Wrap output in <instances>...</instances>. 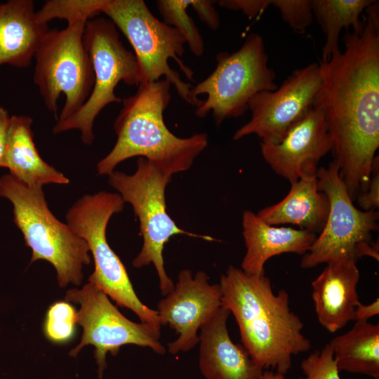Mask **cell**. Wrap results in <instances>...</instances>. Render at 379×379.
Returning a JSON list of instances; mask_svg holds the SVG:
<instances>
[{"label":"cell","mask_w":379,"mask_h":379,"mask_svg":"<svg viewBox=\"0 0 379 379\" xmlns=\"http://www.w3.org/2000/svg\"><path fill=\"white\" fill-rule=\"evenodd\" d=\"M101 13L105 14L125 35L134 50L140 84L153 82L164 77L178 94L193 106L191 84L182 81L168 60L178 64L186 77L193 80V71L181 60L185 53V36L176 29L157 19L142 0H104Z\"/></svg>","instance_id":"8"},{"label":"cell","mask_w":379,"mask_h":379,"mask_svg":"<svg viewBox=\"0 0 379 379\" xmlns=\"http://www.w3.org/2000/svg\"><path fill=\"white\" fill-rule=\"evenodd\" d=\"M356 201L362 211H378L379 207V160L378 155L373 159L368 187L357 198Z\"/></svg>","instance_id":"29"},{"label":"cell","mask_w":379,"mask_h":379,"mask_svg":"<svg viewBox=\"0 0 379 379\" xmlns=\"http://www.w3.org/2000/svg\"><path fill=\"white\" fill-rule=\"evenodd\" d=\"M32 119L13 115L10 118L5 168L17 180L30 187L47 184L67 185L69 179L44 161L34 142Z\"/></svg>","instance_id":"21"},{"label":"cell","mask_w":379,"mask_h":379,"mask_svg":"<svg viewBox=\"0 0 379 379\" xmlns=\"http://www.w3.org/2000/svg\"><path fill=\"white\" fill-rule=\"evenodd\" d=\"M219 284L222 306L234 317L241 345L264 370L286 375L293 356L311 348L301 319L290 307L288 292L274 293L265 274H248L232 265Z\"/></svg>","instance_id":"2"},{"label":"cell","mask_w":379,"mask_h":379,"mask_svg":"<svg viewBox=\"0 0 379 379\" xmlns=\"http://www.w3.org/2000/svg\"><path fill=\"white\" fill-rule=\"evenodd\" d=\"M10 118L7 110L0 107V167L5 168L6 151Z\"/></svg>","instance_id":"32"},{"label":"cell","mask_w":379,"mask_h":379,"mask_svg":"<svg viewBox=\"0 0 379 379\" xmlns=\"http://www.w3.org/2000/svg\"><path fill=\"white\" fill-rule=\"evenodd\" d=\"M374 1L371 0H312V10L325 36L322 61L328 60L340 51V34L343 28L352 27L354 32L363 25L360 15Z\"/></svg>","instance_id":"23"},{"label":"cell","mask_w":379,"mask_h":379,"mask_svg":"<svg viewBox=\"0 0 379 379\" xmlns=\"http://www.w3.org/2000/svg\"><path fill=\"white\" fill-rule=\"evenodd\" d=\"M361 28L344 37L345 48L319 65L314 106L323 113L331 152L351 199L369 184L379 147V12L374 1Z\"/></svg>","instance_id":"1"},{"label":"cell","mask_w":379,"mask_h":379,"mask_svg":"<svg viewBox=\"0 0 379 379\" xmlns=\"http://www.w3.org/2000/svg\"><path fill=\"white\" fill-rule=\"evenodd\" d=\"M321 86L319 63L296 69L274 91L258 93L250 100V120L234 133L240 140L255 134L261 142L278 143L313 107Z\"/></svg>","instance_id":"13"},{"label":"cell","mask_w":379,"mask_h":379,"mask_svg":"<svg viewBox=\"0 0 379 379\" xmlns=\"http://www.w3.org/2000/svg\"><path fill=\"white\" fill-rule=\"evenodd\" d=\"M271 5L279 11L284 20L297 33H304L312 24L311 0H273Z\"/></svg>","instance_id":"28"},{"label":"cell","mask_w":379,"mask_h":379,"mask_svg":"<svg viewBox=\"0 0 379 379\" xmlns=\"http://www.w3.org/2000/svg\"><path fill=\"white\" fill-rule=\"evenodd\" d=\"M218 4L227 9L241 11L251 19L262 13L270 5V0H222Z\"/></svg>","instance_id":"30"},{"label":"cell","mask_w":379,"mask_h":379,"mask_svg":"<svg viewBox=\"0 0 379 379\" xmlns=\"http://www.w3.org/2000/svg\"><path fill=\"white\" fill-rule=\"evenodd\" d=\"M87 18L67 21L63 29H48L35 53L34 81L45 105L55 117L61 94L65 102L58 121L75 114L89 97L94 82L84 34Z\"/></svg>","instance_id":"9"},{"label":"cell","mask_w":379,"mask_h":379,"mask_svg":"<svg viewBox=\"0 0 379 379\" xmlns=\"http://www.w3.org/2000/svg\"><path fill=\"white\" fill-rule=\"evenodd\" d=\"M157 5L164 22L176 29L185 36L186 44L194 55H202L204 40L194 20L187 12L191 0H159Z\"/></svg>","instance_id":"24"},{"label":"cell","mask_w":379,"mask_h":379,"mask_svg":"<svg viewBox=\"0 0 379 379\" xmlns=\"http://www.w3.org/2000/svg\"><path fill=\"white\" fill-rule=\"evenodd\" d=\"M214 1L208 0H191L190 6L199 19L208 27L217 29L220 26V18L214 6Z\"/></svg>","instance_id":"31"},{"label":"cell","mask_w":379,"mask_h":379,"mask_svg":"<svg viewBox=\"0 0 379 379\" xmlns=\"http://www.w3.org/2000/svg\"><path fill=\"white\" fill-rule=\"evenodd\" d=\"M339 372L361 373L379 379V325L355 321L347 332L328 343Z\"/></svg>","instance_id":"22"},{"label":"cell","mask_w":379,"mask_h":379,"mask_svg":"<svg viewBox=\"0 0 379 379\" xmlns=\"http://www.w3.org/2000/svg\"><path fill=\"white\" fill-rule=\"evenodd\" d=\"M305 378L302 379H341L329 343L309 354L300 364Z\"/></svg>","instance_id":"27"},{"label":"cell","mask_w":379,"mask_h":379,"mask_svg":"<svg viewBox=\"0 0 379 379\" xmlns=\"http://www.w3.org/2000/svg\"><path fill=\"white\" fill-rule=\"evenodd\" d=\"M317 177L319 190L328 198L329 211L319 235L302 255L301 267L337 260L357 263L363 256L378 261V244L372 241V233L378 228V211H364L354 205L335 160L318 168Z\"/></svg>","instance_id":"10"},{"label":"cell","mask_w":379,"mask_h":379,"mask_svg":"<svg viewBox=\"0 0 379 379\" xmlns=\"http://www.w3.org/2000/svg\"><path fill=\"white\" fill-rule=\"evenodd\" d=\"M216 61L213 72L190 91L196 115L203 118L211 112L216 126L242 116L258 93L277 88L263 39L256 33L250 34L238 51L218 53Z\"/></svg>","instance_id":"5"},{"label":"cell","mask_w":379,"mask_h":379,"mask_svg":"<svg viewBox=\"0 0 379 379\" xmlns=\"http://www.w3.org/2000/svg\"><path fill=\"white\" fill-rule=\"evenodd\" d=\"M0 197L13 204V222L32 250L31 262H50L60 287L79 286L83 267L91 262L88 246L51 213L42 188L28 187L11 174L4 175L0 177Z\"/></svg>","instance_id":"4"},{"label":"cell","mask_w":379,"mask_h":379,"mask_svg":"<svg viewBox=\"0 0 379 379\" xmlns=\"http://www.w3.org/2000/svg\"><path fill=\"white\" fill-rule=\"evenodd\" d=\"M48 30L39 21L33 1L0 4V66H29Z\"/></svg>","instance_id":"19"},{"label":"cell","mask_w":379,"mask_h":379,"mask_svg":"<svg viewBox=\"0 0 379 379\" xmlns=\"http://www.w3.org/2000/svg\"><path fill=\"white\" fill-rule=\"evenodd\" d=\"M230 311L221 306L200 328L199 366L206 379H260L264 368L231 339Z\"/></svg>","instance_id":"16"},{"label":"cell","mask_w":379,"mask_h":379,"mask_svg":"<svg viewBox=\"0 0 379 379\" xmlns=\"http://www.w3.org/2000/svg\"><path fill=\"white\" fill-rule=\"evenodd\" d=\"M104 0H52L36 12L39 21L47 25L55 18L67 21L79 17L92 19L101 13Z\"/></svg>","instance_id":"26"},{"label":"cell","mask_w":379,"mask_h":379,"mask_svg":"<svg viewBox=\"0 0 379 379\" xmlns=\"http://www.w3.org/2000/svg\"><path fill=\"white\" fill-rule=\"evenodd\" d=\"M332 142L322 112L313 107L278 143L260 142L265 161L290 183L316 175L321 159L331 152Z\"/></svg>","instance_id":"15"},{"label":"cell","mask_w":379,"mask_h":379,"mask_svg":"<svg viewBox=\"0 0 379 379\" xmlns=\"http://www.w3.org/2000/svg\"><path fill=\"white\" fill-rule=\"evenodd\" d=\"M171 86L164 78L140 83L134 95L122 100L123 107L114 123L117 139L97 164L100 175H109L119 163L134 157L146 159L171 175L192 166L206 147L208 135L199 133L183 138L168 130L164 112L171 100Z\"/></svg>","instance_id":"3"},{"label":"cell","mask_w":379,"mask_h":379,"mask_svg":"<svg viewBox=\"0 0 379 379\" xmlns=\"http://www.w3.org/2000/svg\"><path fill=\"white\" fill-rule=\"evenodd\" d=\"M242 227L246 251L241 269L253 275L265 274V265L274 256L305 255L317 237L305 230L269 225L251 211L244 212Z\"/></svg>","instance_id":"18"},{"label":"cell","mask_w":379,"mask_h":379,"mask_svg":"<svg viewBox=\"0 0 379 379\" xmlns=\"http://www.w3.org/2000/svg\"><path fill=\"white\" fill-rule=\"evenodd\" d=\"M77 311L70 302L57 301L48 309L43 325L44 335L55 344L70 341L76 333Z\"/></svg>","instance_id":"25"},{"label":"cell","mask_w":379,"mask_h":379,"mask_svg":"<svg viewBox=\"0 0 379 379\" xmlns=\"http://www.w3.org/2000/svg\"><path fill=\"white\" fill-rule=\"evenodd\" d=\"M65 300L80 305L77 322L83 328L80 343L69 354L77 357L86 345H93L100 379L107 368V353L115 356L124 345L149 347L157 354H165L166 348L159 340L160 330L147 323H135L127 319L108 295L94 284L88 282L81 289L68 290Z\"/></svg>","instance_id":"12"},{"label":"cell","mask_w":379,"mask_h":379,"mask_svg":"<svg viewBox=\"0 0 379 379\" xmlns=\"http://www.w3.org/2000/svg\"><path fill=\"white\" fill-rule=\"evenodd\" d=\"M260 379H286L285 375L272 371L264 370Z\"/></svg>","instance_id":"34"},{"label":"cell","mask_w":379,"mask_h":379,"mask_svg":"<svg viewBox=\"0 0 379 379\" xmlns=\"http://www.w3.org/2000/svg\"><path fill=\"white\" fill-rule=\"evenodd\" d=\"M359 271L352 261L337 260L326 263L312 281V298L319 323L335 333L352 321L359 300L357 291Z\"/></svg>","instance_id":"17"},{"label":"cell","mask_w":379,"mask_h":379,"mask_svg":"<svg viewBox=\"0 0 379 379\" xmlns=\"http://www.w3.org/2000/svg\"><path fill=\"white\" fill-rule=\"evenodd\" d=\"M222 306L219 284H211L208 274L182 270L173 289L157 304L161 326H168L179 335L168 344L171 354L188 352L199 342L197 333Z\"/></svg>","instance_id":"14"},{"label":"cell","mask_w":379,"mask_h":379,"mask_svg":"<svg viewBox=\"0 0 379 379\" xmlns=\"http://www.w3.org/2000/svg\"><path fill=\"white\" fill-rule=\"evenodd\" d=\"M125 202L117 193L100 192L85 194L68 210L67 224L87 244L94 261L88 282L94 284L118 305L133 311L140 319L161 330L158 312L138 297L126 269L109 246L106 230L111 217L124 209Z\"/></svg>","instance_id":"6"},{"label":"cell","mask_w":379,"mask_h":379,"mask_svg":"<svg viewBox=\"0 0 379 379\" xmlns=\"http://www.w3.org/2000/svg\"><path fill=\"white\" fill-rule=\"evenodd\" d=\"M379 314V299L368 305H364L359 301L354 308L352 321H368L371 317Z\"/></svg>","instance_id":"33"},{"label":"cell","mask_w":379,"mask_h":379,"mask_svg":"<svg viewBox=\"0 0 379 379\" xmlns=\"http://www.w3.org/2000/svg\"><path fill=\"white\" fill-rule=\"evenodd\" d=\"M329 206L328 198L319 190L316 175L291 182L283 199L261 209L257 215L271 225L291 224L317 234L325 225Z\"/></svg>","instance_id":"20"},{"label":"cell","mask_w":379,"mask_h":379,"mask_svg":"<svg viewBox=\"0 0 379 379\" xmlns=\"http://www.w3.org/2000/svg\"><path fill=\"white\" fill-rule=\"evenodd\" d=\"M84 40L93 66V86L79 110L65 120L58 121L53 133L77 129L82 142L91 145L94 140L96 117L107 105L122 102L114 93L117 84L124 81L138 86L140 77L134 53L124 46L116 26L109 18L90 19L85 26Z\"/></svg>","instance_id":"11"},{"label":"cell","mask_w":379,"mask_h":379,"mask_svg":"<svg viewBox=\"0 0 379 379\" xmlns=\"http://www.w3.org/2000/svg\"><path fill=\"white\" fill-rule=\"evenodd\" d=\"M108 176L109 184L118 191L124 202L131 205L139 220L143 243L132 265L140 269L153 264L161 293L165 296L174 288L166 272L163 257L164 246L170 239L182 234L211 241L216 239L187 232L175 224L167 212L165 197L172 175L161 171L146 159L138 158L137 169L132 175L114 171Z\"/></svg>","instance_id":"7"}]
</instances>
